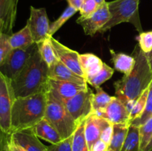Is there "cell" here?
<instances>
[{"instance_id":"ffe728a7","label":"cell","mask_w":152,"mask_h":151,"mask_svg":"<svg viewBox=\"0 0 152 151\" xmlns=\"http://www.w3.org/2000/svg\"><path fill=\"white\" fill-rule=\"evenodd\" d=\"M110 53L116 70L123 73L125 76L129 75L134 68L136 62L134 57L123 53H116L111 49Z\"/></svg>"},{"instance_id":"d4e9b609","label":"cell","mask_w":152,"mask_h":151,"mask_svg":"<svg viewBox=\"0 0 152 151\" xmlns=\"http://www.w3.org/2000/svg\"><path fill=\"white\" fill-rule=\"evenodd\" d=\"M85 121L80 122L73 134L71 151H90L85 136Z\"/></svg>"},{"instance_id":"7a4b0ae2","label":"cell","mask_w":152,"mask_h":151,"mask_svg":"<svg viewBox=\"0 0 152 151\" xmlns=\"http://www.w3.org/2000/svg\"><path fill=\"white\" fill-rule=\"evenodd\" d=\"M48 66L37 50L17 76L11 80L16 97L47 92Z\"/></svg>"},{"instance_id":"4dcf8cb0","label":"cell","mask_w":152,"mask_h":151,"mask_svg":"<svg viewBox=\"0 0 152 151\" xmlns=\"http://www.w3.org/2000/svg\"><path fill=\"white\" fill-rule=\"evenodd\" d=\"M148 90H149V87L148 88L145 89L144 90L143 93H142L139 99H137L136 102H135L134 105L132 107V110L130 113V122L133 121L136 118H139L143 113L144 110L145 108V105H146L147 102V97H148Z\"/></svg>"},{"instance_id":"30bf717a","label":"cell","mask_w":152,"mask_h":151,"mask_svg":"<svg viewBox=\"0 0 152 151\" xmlns=\"http://www.w3.org/2000/svg\"><path fill=\"white\" fill-rule=\"evenodd\" d=\"M111 19L108 2L105 1L102 5L99 6L97 10L89 17L86 19L79 18L77 23L81 25L86 35L93 36L96 33L108 22Z\"/></svg>"},{"instance_id":"7bdbcfd3","label":"cell","mask_w":152,"mask_h":151,"mask_svg":"<svg viewBox=\"0 0 152 151\" xmlns=\"http://www.w3.org/2000/svg\"><path fill=\"white\" fill-rule=\"evenodd\" d=\"M94 1H96V4H97L99 6L102 5V4H103V3L105 1V0H94Z\"/></svg>"},{"instance_id":"4316f807","label":"cell","mask_w":152,"mask_h":151,"mask_svg":"<svg viewBox=\"0 0 152 151\" xmlns=\"http://www.w3.org/2000/svg\"><path fill=\"white\" fill-rule=\"evenodd\" d=\"M78 10L77 9H75L74 7H71V6L68 5L66 7L65 10L63 11V13L60 15L59 18L56 19V21H54L53 22H52L50 25V30H49V36H53V34L56 32L57 30H59L61 28V27L70 19V18L72 17L74 14H75Z\"/></svg>"},{"instance_id":"f1b7e54d","label":"cell","mask_w":152,"mask_h":151,"mask_svg":"<svg viewBox=\"0 0 152 151\" xmlns=\"http://www.w3.org/2000/svg\"><path fill=\"white\" fill-rule=\"evenodd\" d=\"M152 117V81L149 86V90H148V97H147L146 105L144 110L143 113L139 118H136L132 121L131 125L140 127L142 124H145L147 121L150 119Z\"/></svg>"},{"instance_id":"ba28073f","label":"cell","mask_w":152,"mask_h":151,"mask_svg":"<svg viewBox=\"0 0 152 151\" xmlns=\"http://www.w3.org/2000/svg\"><path fill=\"white\" fill-rule=\"evenodd\" d=\"M94 94L91 89L88 87L86 90L63 102L68 112L78 124L93 113Z\"/></svg>"},{"instance_id":"44dd1931","label":"cell","mask_w":152,"mask_h":151,"mask_svg":"<svg viewBox=\"0 0 152 151\" xmlns=\"http://www.w3.org/2000/svg\"><path fill=\"white\" fill-rule=\"evenodd\" d=\"M130 126V122L113 124V133L109 144V149L114 151H121L123 144L128 136Z\"/></svg>"},{"instance_id":"484cf974","label":"cell","mask_w":152,"mask_h":151,"mask_svg":"<svg viewBox=\"0 0 152 151\" xmlns=\"http://www.w3.org/2000/svg\"><path fill=\"white\" fill-rule=\"evenodd\" d=\"M140 143V127L131 125L121 151H137Z\"/></svg>"},{"instance_id":"83f0119b","label":"cell","mask_w":152,"mask_h":151,"mask_svg":"<svg viewBox=\"0 0 152 151\" xmlns=\"http://www.w3.org/2000/svg\"><path fill=\"white\" fill-rule=\"evenodd\" d=\"M114 72V69H112L111 67H109L108 65L104 63L103 67L101 69V70L96 75L94 76L93 77L88 79L87 83L90 84L91 85L94 86V87H99L101 84H103L105 81L110 79L112 77Z\"/></svg>"},{"instance_id":"9c48e42d","label":"cell","mask_w":152,"mask_h":151,"mask_svg":"<svg viewBox=\"0 0 152 151\" xmlns=\"http://www.w3.org/2000/svg\"><path fill=\"white\" fill-rule=\"evenodd\" d=\"M27 25L31 30L34 41L37 44L50 37V21L44 7L35 8L31 6Z\"/></svg>"},{"instance_id":"8992f818","label":"cell","mask_w":152,"mask_h":151,"mask_svg":"<svg viewBox=\"0 0 152 151\" xmlns=\"http://www.w3.org/2000/svg\"><path fill=\"white\" fill-rule=\"evenodd\" d=\"M11 80L0 71V129L11 134V111L16 99Z\"/></svg>"},{"instance_id":"ac0fdd59","label":"cell","mask_w":152,"mask_h":151,"mask_svg":"<svg viewBox=\"0 0 152 151\" xmlns=\"http://www.w3.org/2000/svg\"><path fill=\"white\" fill-rule=\"evenodd\" d=\"M31 130L37 137L50 144H57L63 140L56 128L45 118H43Z\"/></svg>"},{"instance_id":"7402d4cb","label":"cell","mask_w":152,"mask_h":151,"mask_svg":"<svg viewBox=\"0 0 152 151\" xmlns=\"http://www.w3.org/2000/svg\"><path fill=\"white\" fill-rule=\"evenodd\" d=\"M9 41L12 49L27 48L35 43L31 30L27 25L22 30L10 35Z\"/></svg>"},{"instance_id":"f546056e","label":"cell","mask_w":152,"mask_h":151,"mask_svg":"<svg viewBox=\"0 0 152 151\" xmlns=\"http://www.w3.org/2000/svg\"><path fill=\"white\" fill-rule=\"evenodd\" d=\"M152 137V117L140 127V143L137 151H144Z\"/></svg>"},{"instance_id":"3957f363","label":"cell","mask_w":152,"mask_h":151,"mask_svg":"<svg viewBox=\"0 0 152 151\" xmlns=\"http://www.w3.org/2000/svg\"><path fill=\"white\" fill-rule=\"evenodd\" d=\"M46 92L16 98L11 111V133L34 127L45 118Z\"/></svg>"},{"instance_id":"52a82bcc","label":"cell","mask_w":152,"mask_h":151,"mask_svg":"<svg viewBox=\"0 0 152 151\" xmlns=\"http://www.w3.org/2000/svg\"><path fill=\"white\" fill-rule=\"evenodd\" d=\"M37 50L38 45L37 43L27 48L12 49L7 58L0 65L1 73L10 80H13L22 71Z\"/></svg>"},{"instance_id":"8fae6325","label":"cell","mask_w":152,"mask_h":151,"mask_svg":"<svg viewBox=\"0 0 152 151\" xmlns=\"http://www.w3.org/2000/svg\"><path fill=\"white\" fill-rule=\"evenodd\" d=\"M50 40H51L55 53H56L58 59L62 64H64L67 68L74 71L77 75L85 78L84 73L83 72L80 62V54H79L78 52L68 48V47L55 39L53 36L50 37Z\"/></svg>"},{"instance_id":"e575fe53","label":"cell","mask_w":152,"mask_h":151,"mask_svg":"<svg viewBox=\"0 0 152 151\" xmlns=\"http://www.w3.org/2000/svg\"><path fill=\"white\" fill-rule=\"evenodd\" d=\"M72 136L64 139L57 144H51L48 146V151H71Z\"/></svg>"},{"instance_id":"9a60e30c","label":"cell","mask_w":152,"mask_h":151,"mask_svg":"<svg viewBox=\"0 0 152 151\" xmlns=\"http://www.w3.org/2000/svg\"><path fill=\"white\" fill-rule=\"evenodd\" d=\"M88 87L87 84H79L70 81H58L48 78V90L51 91L62 102L68 100Z\"/></svg>"},{"instance_id":"d6a6232c","label":"cell","mask_w":152,"mask_h":151,"mask_svg":"<svg viewBox=\"0 0 152 151\" xmlns=\"http://www.w3.org/2000/svg\"><path fill=\"white\" fill-rule=\"evenodd\" d=\"M9 38V35L0 33V65L4 62L12 50Z\"/></svg>"},{"instance_id":"836d02e7","label":"cell","mask_w":152,"mask_h":151,"mask_svg":"<svg viewBox=\"0 0 152 151\" xmlns=\"http://www.w3.org/2000/svg\"><path fill=\"white\" fill-rule=\"evenodd\" d=\"M99 7V5L94 0H83V2L80 7V18L86 19L91 16Z\"/></svg>"},{"instance_id":"ee69618b","label":"cell","mask_w":152,"mask_h":151,"mask_svg":"<svg viewBox=\"0 0 152 151\" xmlns=\"http://www.w3.org/2000/svg\"><path fill=\"white\" fill-rule=\"evenodd\" d=\"M107 151H114V150H111V149H109V148H108V150Z\"/></svg>"},{"instance_id":"277c9868","label":"cell","mask_w":152,"mask_h":151,"mask_svg":"<svg viewBox=\"0 0 152 151\" xmlns=\"http://www.w3.org/2000/svg\"><path fill=\"white\" fill-rule=\"evenodd\" d=\"M47 103L45 118L56 128L62 139L73 136L79 124L67 110L64 102L51 91L47 90Z\"/></svg>"},{"instance_id":"4fadbf2b","label":"cell","mask_w":152,"mask_h":151,"mask_svg":"<svg viewBox=\"0 0 152 151\" xmlns=\"http://www.w3.org/2000/svg\"><path fill=\"white\" fill-rule=\"evenodd\" d=\"M111 124L109 121L98 116L92 113L86 118L85 121V136L87 141L89 150L91 151L94 144L100 139L102 130Z\"/></svg>"},{"instance_id":"b9f144b4","label":"cell","mask_w":152,"mask_h":151,"mask_svg":"<svg viewBox=\"0 0 152 151\" xmlns=\"http://www.w3.org/2000/svg\"><path fill=\"white\" fill-rule=\"evenodd\" d=\"M146 56H147V58H148V62H149L150 66H151V68L152 69V50L150 52V53H146Z\"/></svg>"},{"instance_id":"5b68a950","label":"cell","mask_w":152,"mask_h":151,"mask_svg":"<svg viewBox=\"0 0 152 151\" xmlns=\"http://www.w3.org/2000/svg\"><path fill=\"white\" fill-rule=\"evenodd\" d=\"M139 2L140 0H114L108 2L111 19L99 32H106L123 22L132 23L140 33L143 32L140 19Z\"/></svg>"},{"instance_id":"ab89813d","label":"cell","mask_w":152,"mask_h":151,"mask_svg":"<svg viewBox=\"0 0 152 151\" xmlns=\"http://www.w3.org/2000/svg\"><path fill=\"white\" fill-rule=\"evenodd\" d=\"M68 3V5L74 7L77 10H80V7L83 2V0H67Z\"/></svg>"},{"instance_id":"74e56055","label":"cell","mask_w":152,"mask_h":151,"mask_svg":"<svg viewBox=\"0 0 152 151\" xmlns=\"http://www.w3.org/2000/svg\"><path fill=\"white\" fill-rule=\"evenodd\" d=\"M109 148V145L107 144L103 141L99 139L96 143L94 144L91 151H107Z\"/></svg>"},{"instance_id":"6da1fadb","label":"cell","mask_w":152,"mask_h":151,"mask_svg":"<svg viewBox=\"0 0 152 151\" xmlns=\"http://www.w3.org/2000/svg\"><path fill=\"white\" fill-rule=\"evenodd\" d=\"M132 56L134 57L136 62L133 70L129 75H124L114 84L116 96L130 113L135 102L152 81V69L146 53L141 50L139 44L135 46Z\"/></svg>"},{"instance_id":"60d3db41","label":"cell","mask_w":152,"mask_h":151,"mask_svg":"<svg viewBox=\"0 0 152 151\" xmlns=\"http://www.w3.org/2000/svg\"><path fill=\"white\" fill-rule=\"evenodd\" d=\"M144 151H152V137L151 140H150V142H148L146 147H145V150H144Z\"/></svg>"},{"instance_id":"d590c367","label":"cell","mask_w":152,"mask_h":151,"mask_svg":"<svg viewBox=\"0 0 152 151\" xmlns=\"http://www.w3.org/2000/svg\"><path fill=\"white\" fill-rule=\"evenodd\" d=\"M112 133H113V124L111 123L108 124L103 130H102V133L100 136V139L103 141L104 142L107 144L108 145L110 144L111 142V137H112Z\"/></svg>"},{"instance_id":"f35d334b","label":"cell","mask_w":152,"mask_h":151,"mask_svg":"<svg viewBox=\"0 0 152 151\" xmlns=\"http://www.w3.org/2000/svg\"><path fill=\"white\" fill-rule=\"evenodd\" d=\"M7 151H25V150L23 149L21 146H19L18 144H16V142L12 139L11 136H10V135L8 143H7Z\"/></svg>"},{"instance_id":"603a6c76","label":"cell","mask_w":152,"mask_h":151,"mask_svg":"<svg viewBox=\"0 0 152 151\" xmlns=\"http://www.w3.org/2000/svg\"><path fill=\"white\" fill-rule=\"evenodd\" d=\"M95 89H96V93L94 94L93 102H92L93 113L99 115L109 105L114 96H110L106 92L102 90L100 86L95 87Z\"/></svg>"},{"instance_id":"1f68e13d","label":"cell","mask_w":152,"mask_h":151,"mask_svg":"<svg viewBox=\"0 0 152 151\" xmlns=\"http://www.w3.org/2000/svg\"><path fill=\"white\" fill-rule=\"evenodd\" d=\"M139 46L145 53H148L152 50V31L142 32L137 37Z\"/></svg>"},{"instance_id":"5bb4252c","label":"cell","mask_w":152,"mask_h":151,"mask_svg":"<svg viewBox=\"0 0 152 151\" xmlns=\"http://www.w3.org/2000/svg\"><path fill=\"white\" fill-rule=\"evenodd\" d=\"M98 116L108 120L113 124L130 122V111L117 96L113 97L112 101Z\"/></svg>"},{"instance_id":"d6986e66","label":"cell","mask_w":152,"mask_h":151,"mask_svg":"<svg viewBox=\"0 0 152 151\" xmlns=\"http://www.w3.org/2000/svg\"><path fill=\"white\" fill-rule=\"evenodd\" d=\"M80 62L86 81L96 75L101 70L104 64L100 58L92 53L80 54Z\"/></svg>"},{"instance_id":"cb8c5ba5","label":"cell","mask_w":152,"mask_h":151,"mask_svg":"<svg viewBox=\"0 0 152 151\" xmlns=\"http://www.w3.org/2000/svg\"><path fill=\"white\" fill-rule=\"evenodd\" d=\"M50 37H48L44 41L38 43V50L41 55L42 58L45 61L48 67H50L56 63L59 59L55 53L53 44H52Z\"/></svg>"},{"instance_id":"e0dca14e","label":"cell","mask_w":152,"mask_h":151,"mask_svg":"<svg viewBox=\"0 0 152 151\" xmlns=\"http://www.w3.org/2000/svg\"><path fill=\"white\" fill-rule=\"evenodd\" d=\"M48 76L50 79L58 80V81H70L79 84H87V81L84 78L67 68L59 60L48 67Z\"/></svg>"},{"instance_id":"8d00e7d4","label":"cell","mask_w":152,"mask_h":151,"mask_svg":"<svg viewBox=\"0 0 152 151\" xmlns=\"http://www.w3.org/2000/svg\"><path fill=\"white\" fill-rule=\"evenodd\" d=\"M10 135L6 134L0 129V151H7Z\"/></svg>"},{"instance_id":"2e32d148","label":"cell","mask_w":152,"mask_h":151,"mask_svg":"<svg viewBox=\"0 0 152 151\" xmlns=\"http://www.w3.org/2000/svg\"><path fill=\"white\" fill-rule=\"evenodd\" d=\"M10 136L25 151H48V146L39 140L31 129L14 132L10 134Z\"/></svg>"},{"instance_id":"7c38bea8","label":"cell","mask_w":152,"mask_h":151,"mask_svg":"<svg viewBox=\"0 0 152 151\" xmlns=\"http://www.w3.org/2000/svg\"><path fill=\"white\" fill-rule=\"evenodd\" d=\"M19 0H0V33L13 34Z\"/></svg>"}]
</instances>
